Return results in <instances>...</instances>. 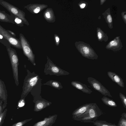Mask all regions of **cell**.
I'll return each instance as SVG.
<instances>
[{"label":"cell","mask_w":126,"mask_h":126,"mask_svg":"<svg viewBox=\"0 0 126 126\" xmlns=\"http://www.w3.org/2000/svg\"><path fill=\"white\" fill-rule=\"evenodd\" d=\"M42 85H49L59 90L62 88L63 87L61 83L57 81L52 80H49L45 83L42 84Z\"/></svg>","instance_id":"22"},{"label":"cell","mask_w":126,"mask_h":126,"mask_svg":"<svg viewBox=\"0 0 126 126\" xmlns=\"http://www.w3.org/2000/svg\"><path fill=\"white\" fill-rule=\"evenodd\" d=\"M7 31L12 36L14 37H16V34L14 32L8 30H7Z\"/></svg>","instance_id":"35"},{"label":"cell","mask_w":126,"mask_h":126,"mask_svg":"<svg viewBox=\"0 0 126 126\" xmlns=\"http://www.w3.org/2000/svg\"><path fill=\"white\" fill-rule=\"evenodd\" d=\"M14 21L15 24L16 25L22 27L24 26V23L22 20L18 17L14 16Z\"/></svg>","instance_id":"29"},{"label":"cell","mask_w":126,"mask_h":126,"mask_svg":"<svg viewBox=\"0 0 126 126\" xmlns=\"http://www.w3.org/2000/svg\"><path fill=\"white\" fill-rule=\"evenodd\" d=\"M97 37L98 40L99 41H107L108 40V37L107 34L104 33V32L99 27L96 29Z\"/></svg>","instance_id":"21"},{"label":"cell","mask_w":126,"mask_h":126,"mask_svg":"<svg viewBox=\"0 0 126 126\" xmlns=\"http://www.w3.org/2000/svg\"><path fill=\"white\" fill-rule=\"evenodd\" d=\"M121 15L123 19L125 24H126V12H122L121 13Z\"/></svg>","instance_id":"34"},{"label":"cell","mask_w":126,"mask_h":126,"mask_svg":"<svg viewBox=\"0 0 126 126\" xmlns=\"http://www.w3.org/2000/svg\"><path fill=\"white\" fill-rule=\"evenodd\" d=\"M47 61L44 69L45 74L57 76L67 75L70 73L61 69L54 64L52 61L47 56Z\"/></svg>","instance_id":"6"},{"label":"cell","mask_w":126,"mask_h":126,"mask_svg":"<svg viewBox=\"0 0 126 126\" xmlns=\"http://www.w3.org/2000/svg\"><path fill=\"white\" fill-rule=\"evenodd\" d=\"M11 62L13 76L16 86L19 84L18 66L19 65L18 57L16 50L11 47H6Z\"/></svg>","instance_id":"4"},{"label":"cell","mask_w":126,"mask_h":126,"mask_svg":"<svg viewBox=\"0 0 126 126\" xmlns=\"http://www.w3.org/2000/svg\"><path fill=\"white\" fill-rule=\"evenodd\" d=\"M32 119V118H31L18 122L14 123L11 126H23L27 122L31 121Z\"/></svg>","instance_id":"28"},{"label":"cell","mask_w":126,"mask_h":126,"mask_svg":"<svg viewBox=\"0 0 126 126\" xmlns=\"http://www.w3.org/2000/svg\"><path fill=\"white\" fill-rule=\"evenodd\" d=\"M119 95L124 107L125 108H126V96L121 93H119Z\"/></svg>","instance_id":"30"},{"label":"cell","mask_w":126,"mask_h":126,"mask_svg":"<svg viewBox=\"0 0 126 126\" xmlns=\"http://www.w3.org/2000/svg\"><path fill=\"white\" fill-rule=\"evenodd\" d=\"M43 16L48 22L53 23L55 21V17L53 9L51 8H47L44 12Z\"/></svg>","instance_id":"19"},{"label":"cell","mask_w":126,"mask_h":126,"mask_svg":"<svg viewBox=\"0 0 126 126\" xmlns=\"http://www.w3.org/2000/svg\"><path fill=\"white\" fill-rule=\"evenodd\" d=\"M95 126H109V123L106 121L103 120H96L92 122Z\"/></svg>","instance_id":"25"},{"label":"cell","mask_w":126,"mask_h":126,"mask_svg":"<svg viewBox=\"0 0 126 126\" xmlns=\"http://www.w3.org/2000/svg\"><path fill=\"white\" fill-rule=\"evenodd\" d=\"M103 102L106 105L111 107H116L117 105L115 102L112 99L104 96L101 98Z\"/></svg>","instance_id":"23"},{"label":"cell","mask_w":126,"mask_h":126,"mask_svg":"<svg viewBox=\"0 0 126 126\" xmlns=\"http://www.w3.org/2000/svg\"><path fill=\"white\" fill-rule=\"evenodd\" d=\"M27 74L24 81L22 91L20 99H25L29 93L33 97V100L41 97L42 79L34 72L31 73L27 70Z\"/></svg>","instance_id":"1"},{"label":"cell","mask_w":126,"mask_h":126,"mask_svg":"<svg viewBox=\"0 0 126 126\" xmlns=\"http://www.w3.org/2000/svg\"><path fill=\"white\" fill-rule=\"evenodd\" d=\"M106 1V0H100V5H102Z\"/></svg>","instance_id":"36"},{"label":"cell","mask_w":126,"mask_h":126,"mask_svg":"<svg viewBox=\"0 0 126 126\" xmlns=\"http://www.w3.org/2000/svg\"><path fill=\"white\" fill-rule=\"evenodd\" d=\"M0 4L6 9L10 14L21 19L24 24L27 26L29 25V22L25 17V13L23 11L8 2L3 0H0Z\"/></svg>","instance_id":"5"},{"label":"cell","mask_w":126,"mask_h":126,"mask_svg":"<svg viewBox=\"0 0 126 126\" xmlns=\"http://www.w3.org/2000/svg\"><path fill=\"white\" fill-rule=\"evenodd\" d=\"M102 113L96 103L84 113L73 119L84 123H92L97 119Z\"/></svg>","instance_id":"2"},{"label":"cell","mask_w":126,"mask_h":126,"mask_svg":"<svg viewBox=\"0 0 126 126\" xmlns=\"http://www.w3.org/2000/svg\"><path fill=\"white\" fill-rule=\"evenodd\" d=\"M108 125L109 126H118L115 125L114 124H112L110 123H109Z\"/></svg>","instance_id":"37"},{"label":"cell","mask_w":126,"mask_h":126,"mask_svg":"<svg viewBox=\"0 0 126 126\" xmlns=\"http://www.w3.org/2000/svg\"><path fill=\"white\" fill-rule=\"evenodd\" d=\"M94 103H87L80 106L76 109L72 113V118L73 119L85 113Z\"/></svg>","instance_id":"14"},{"label":"cell","mask_w":126,"mask_h":126,"mask_svg":"<svg viewBox=\"0 0 126 126\" xmlns=\"http://www.w3.org/2000/svg\"><path fill=\"white\" fill-rule=\"evenodd\" d=\"M87 80L91 87L94 90L104 95L112 97L108 90L96 79L93 77H89L87 78Z\"/></svg>","instance_id":"8"},{"label":"cell","mask_w":126,"mask_h":126,"mask_svg":"<svg viewBox=\"0 0 126 126\" xmlns=\"http://www.w3.org/2000/svg\"><path fill=\"white\" fill-rule=\"evenodd\" d=\"M33 101L34 103V111L35 112L41 111L52 104L51 102L42 98V97Z\"/></svg>","instance_id":"11"},{"label":"cell","mask_w":126,"mask_h":126,"mask_svg":"<svg viewBox=\"0 0 126 126\" xmlns=\"http://www.w3.org/2000/svg\"><path fill=\"white\" fill-rule=\"evenodd\" d=\"M3 101L0 99V114L3 111L5 107L3 105Z\"/></svg>","instance_id":"33"},{"label":"cell","mask_w":126,"mask_h":126,"mask_svg":"<svg viewBox=\"0 0 126 126\" xmlns=\"http://www.w3.org/2000/svg\"></svg>","instance_id":"38"},{"label":"cell","mask_w":126,"mask_h":126,"mask_svg":"<svg viewBox=\"0 0 126 126\" xmlns=\"http://www.w3.org/2000/svg\"><path fill=\"white\" fill-rule=\"evenodd\" d=\"M123 47L120 37L117 36L108 43L106 46V48L114 52H117L122 49Z\"/></svg>","instance_id":"10"},{"label":"cell","mask_w":126,"mask_h":126,"mask_svg":"<svg viewBox=\"0 0 126 126\" xmlns=\"http://www.w3.org/2000/svg\"><path fill=\"white\" fill-rule=\"evenodd\" d=\"M71 84L74 87L84 93L90 94L92 92V91L86 85L79 81H72L71 82Z\"/></svg>","instance_id":"16"},{"label":"cell","mask_w":126,"mask_h":126,"mask_svg":"<svg viewBox=\"0 0 126 126\" xmlns=\"http://www.w3.org/2000/svg\"><path fill=\"white\" fill-rule=\"evenodd\" d=\"M47 7V5L44 4L32 3L24 6V8L26 9L31 13L34 14L39 13Z\"/></svg>","instance_id":"12"},{"label":"cell","mask_w":126,"mask_h":126,"mask_svg":"<svg viewBox=\"0 0 126 126\" xmlns=\"http://www.w3.org/2000/svg\"><path fill=\"white\" fill-rule=\"evenodd\" d=\"M108 77L114 82L122 88L124 87V83L123 79L115 72L108 71L107 72Z\"/></svg>","instance_id":"18"},{"label":"cell","mask_w":126,"mask_h":126,"mask_svg":"<svg viewBox=\"0 0 126 126\" xmlns=\"http://www.w3.org/2000/svg\"><path fill=\"white\" fill-rule=\"evenodd\" d=\"M7 111V109H4L3 112L0 114V126H2L4 122Z\"/></svg>","instance_id":"27"},{"label":"cell","mask_w":126,"mask_h":126,"mask_svg":"<svg viewBox=\"0 0 126 126\" xmlns=\"http://www.w3.org/2000/svg\"><path fill=\"white\" fill-rule=\"evenodd\" d=\"M8 94L6 86L4 82L0 79V99L4 103L3 106L6 107L7 104Z\"/></svg>","instance_id":"15"},{"label":"cell","mask_w":126,"mask_h":126,"mask_svg":"<svg viewBox=\"0 0 126 126\" xmlns=\"http://www.w3.org/2000/svg\"><path fill=\"white\" fill-rule=\"evenodd\" d=\"M19 39L20 41L23 54L35 66V55L30 46L29 43L24 35L21 33L19 34Z\"/></svg>","instance_id":"7"},{"label":"cell","mask_w":126,"mask_h":126,"mask_svg":"<svg viewBox=\"0 0 126 126\" xmlns=\"http://www.w3.org/2000/svg\"><path fill=\"white\" fill-rule=\"evenodd\" d=\"M57 117V115L56 114L50 115L44 118L43 120L36 123L32 126H52L55 122Z\"/></svg>","instance_id":"13"},{"label":"cell","mask_w":126,"mask_h":126,"mask_svg":"<svg viewBox=\"0 0 126 126\" xmlns=\"http://www.w3.org/2000/svg\"><path fill=\"white\" fill-rule=\"evenodd\" d=\"M102 14L109 28L110 29H112L113 28V20L110 13V8H108Z\"/></svg>","instance_id":"20"},{"label":"cell","mask_w":126,"mask_h":126,"mask_svg":"<svg viewBox=\"0 0 126 126\" xmlns=\"http://www.w3.org/2000/svg\"><path fill=\"white\" fill-rule=\"evenodd\" d=\"M0 34L8 41L11 45L19 49H22L21 42L18 39L12 36L7 30L0 24Z\"/></svg>","instance_id":"9"},{"label":"cell","mask_w":126,"mask_h":126,"mask_svg":"<svg viewBox=\"0 0 126 126\" xmlns=\"http://www.w3.org/2000/svg\"><path fill=\"white\" fill-rule=\"evenodd\" d=\"M0 43L6 47H11V45L6 39L1 34H0Z\"/></svg>","instance_id":"26"},{"label":"cell","mask_w":126,"mask_h":126,"mask_svg":"<svg viewBox=\"0 0 126 126\" xmlns=\"http://www.w3.org/2000/svg\"><path fill=\"white\" fill-rule=\"evenodd\" d=\"M75 46L81 55L83 57L89 59L97 60L98 56L90 45L82 41L76 42Z\"/></svg>","instance_id":"3"},{"label":"cell","mask_w":126,"mask_h":126,"mask_svg":"<svg viewBox=\"0 0 126 126\" xmlns=\"http://www.w3.org/2000/svg\"><path fill=\"white\" fill-rule=\"evenodd\" d=\"M118 126H126V113H123L118 124Z\"/></svg>","instance_id":"24"},{"label":"cell","mask_w":126,"mask_h":126,"mask_svg":"<svg viewBox=\"0 0 126 126\" xmlns=\"http://www.w3.org/2000/svg\"><path fill=\"white\" fill-rule=\"evenodd\" d=\"M88 4L86 1L81 0L78 4V5L80 8L81 9L86 8L88 6Z\"/></svg>","instance_id":"31"},{"label":"cell","mask_w":126,"mask_h":126,"mask_svg":"<svg viewBox=\"0 0 126 126\" xmlns=\"http://www.w3.org/2000/svg\"><path fill=\"white\" fill-rule=\"evenodd\" d=\"M14 16L10 14L9 15L4 11L0 10V21L15 24L14 21Z\"/></svg>","instance_id":"17"},{"label":"cell","mask_w":126,"mask_h":126,"mask_svg":"<svg viewBox=\"0 0 126 126\" xmlns=\"http://www.w3.org/2000/svg\"><path fill=\"white\" fill-rule=\"evenodd\" d=\"M54 38L56 45L58 46L60 41V39L59 36L56 34H55L54 36Z\"/></svg>","instance_id":"32"}]
</instances>
